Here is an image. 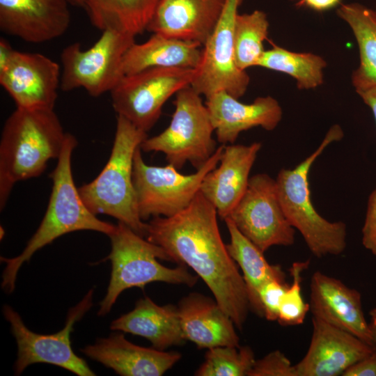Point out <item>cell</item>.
I'll return each instance as SVG.
<instances>
[{
  "mask_svg": "<svg viewBox=\"0 0 376 376\" xmlns=\"http://www.w3.org/2000/svg\"><path fill=\"white\" fill-rule=\"evenodd\" d=\"M217 214L216 208L199 191L178 214L153 217L147 223L145 237L161 246L170 261L191 267L235 327L242 329L250 309L246 289L222 240Z\"/></svg>",
  "mask_w": 376,
  "mask_h": 376,
  "instance_id": "6da1fadb",
  "label": "cell"
},
{
  "mask_svg": "<svg viewBox=\"0 0 376 376\" xmlns=\"http://www.w3.org/2000/svg\"><path fill=\"white\" fill-rule=\"evenodd\" d=\"M77 145L75 136L68 133L57 164L49 174L52 189L46 212L24 249L13 258L1 257V260L6 263L1 288L7 294L15 290L22 265L56 238L77 230H93L109 236L116 230V226L99 219L86 207L75 185L71 157Z\"/></svg>",
  "mask_w": 376,
  "mask_h": 376,
  "instance_id": "7a4b0ae2",
  "label": "cell"
},
{
  "mask_svg": "<svg viewBox=\"0 0 376 376\" xmlns=\"http://www.w3.org/2000/svg\"><path fill=\"white\" fill-rule=\"evenodd\" d=\"M68 132L54 109L17 108L6 120L0 141V206L15 184L36 178L58 158Z\"/></svg>",
  "mask_w": 376,
  "mask_h": 376,
  "instance_id": "3957f363",
  "label": "cell"
},
{
  "mask_svg": "<svg viewBox=\"0 0 376 376\" xmlns=\"http://www.w3.org/2000/svg\"><path fill=\"white\" fill-rule=\"evenodd\" d=\"M146 138L147 132L118 115L107 163L93 181L78 188L82 201L93 214L114 217L144 237L147 223L139 213L133 166L135 152Z\"/></svg>",
  "mask_w": 376,
  "mask_h": 376,
  "instance_id": "277c9868",
  "label": "cell"
},
{
  "mask_svg": "<svg viewBox=\"0 0 376 376\" xmlns=\"http://www.w3.org/2000/svg\"><path fill=\"white\" fill-rule=\"evenodd\" d=\"M343 136L340 127L332 126L313 153L293 169H281L276 179L279 198L287 219L318 258L340 255L347 245L345 224L327 221L319 214L312 203L308 183V173L315 159L331 143Z\"/></svg>",
  "mask_w": 376,
  "mask_h": 376,
  "instance_id": "5b68a950",
  "label": "cell"
},
{
  "mask_svg": "<svg viewBox=\"0 0 376 376\" xmlns=\"http://www.w3.org/2000/svg\"><path fill=\"white\" fill-rule=\"evenodd\" d=\"M111 249L107 259L111 263V272L107 293L97 312L103 316L110 312L119 295L125 290L144 287L152 282L194 286L198 276L183 264L174 268L162 265L157 259L169 260L166 251L148 241L123 222L109 235Z\"/></svg>",
  "mask_w": 376,
  "mask_h": 376,
  "instance_id": "8992f818",
  "label": "cell"
},
{
  "mask_svg": "<svg viewBox=\"0 0 376 376\" xmlns=\"http://www.w3.org/2000/svg\"><path fill=\"white\" fill-rule=\"evenodd\" d=\"M175 111L169 126L159 134L146 138L141 144L144 152H162L169 164L178 170L189 162L196 170L217 150L214 131L201 95L191 86L175 94Z\"/></svg>",
  "mask_w": 376,
  "mask_h": 376,
  "instance_id": "52a82bcc",
  "label": "cell"
},
{
  "mask_svg": "<svg viewBox=\"0 0 376 376\" xmlns=\"http://www.w3.org/2000/svg\"><path fill=\"white\" fill-rule=\"evenodd\" d=\"M224 146H219L208 161L190 175L180 173L170 164H146L139 147L134 157L133 182L141 219L169 217L185 209L199 192L204 177L219 164Z\"/></svg>",
  "mask_w": 376,
  "mask_h": 376,
  "instance_id": "ba28073f",
  "label": "cell"
},
{
  "mask_svg": "<svg viewBox=\"0 0 376 376\" xmlns=\"http://www.w3.org/2000/svg\"><path fill=\"white\" fill-rule=\"evenodd\" d=\"M135 36L115 29L102 31L95 44L84 50L79 42L65 47L61 54V89H85L93 97L111 92L124 76V56Z\"/></svg>",
  "mask_w": 376,
  "mask_h": 376,
  "instance_id": "9c48e42d",
  "label": "cell"
},
{
  "mask_svg": "<svg viewBox=\"0 0 376 376\" xmlns=\"http://www.w3.org/2000/svg\"><path fill=\"white\" fill-rule=\"evenodd\" d=\"M196 70L154 68L123 77L110 92L118 116L147 132L159 118L166 102L190 86Z\"/></svg>",
  "mask_w": 376,
  "mask_h": 376,
  "instance_id": "30bf717a",
  "label": "cell"
},
{
  "mask_svg": "<svg viewBox=\"0 0 376 376\" xmlns=\"http://www.w3.org/2000/svg\"><path fill=\"white\" fill-rule=\"evenodd\" d=\"M93 289L71 307L65 327L52 334L31 331L21 316L10 306H3V314L10 323L17 345V357L14 364L15 375H19L30 365L45 363L64 368L79 376H94L86 361L77 356L71 346L70 335L75 324L79 321L93 306Z\"/></svg>",
  "mask_w": 376,
  "mask_h": 376,
  "instance_id": "8fae6325",
  "label": "cell"
},
{
  "mask_svg": "<svg viewBox=\"0 0 376 376\" xmlns=\"http://www.w3.org/2000/svg\"><path fill=\"white\" fill-rule=\"evenodd\" d=\"M227 218L263 253L273 246L295 243V228L283 212L276 180L267 174L250 177L244 195Z\"/></svg>",
  "mask_w": 376,
  "mask_h": 376,
  "instance_id": "7c38bea8",
  "label": "cell"
},
{
  "mask_svg": "<svg viewBox=\"0 0 376 376\" xmlns=\"http://www.w3.org/2000/svg\"><path fill=\"white\" fill-rule=\"evenodd\" d=\"M242 1L225 0L219 19L203 45L190 86L205 99L219 91L239 99L249 86L250 77L237 65L233 42L235 18Z\"/></svg>",
  "mask_w": 376,
  "mask_h": 376,
  "instance_id": "4fadbf2b",
  "label": "cell"
},
{
  "mask_svg": "<svg viewBox=\"0 0 376 376\" xmlns=\"http://www.w3.org/2000/svg\"><path fill=\"white\" fill-rule=\"evenodd\" d=\"M61 76L60 65L46 56L15 50L0 71V84L17 108L54 109Z\"/></svg>",
  "mask_w": 376,
  "mask_h": 376,
  "instance_id": "5bb4252c",
  "label": "cell"
},
{
  "mask_svg": "<svg viewBox=\"0 0 376 376\" xmlns=\"http://www.w3.org/2000/svg\"><path fill=\"white\" fill-rule=\"evenodd\" d=\"M308 349L295 364L297 376H338L376 347L319 318H312Z\"/></svg>",
  "mask_w": 376,
  "mask_h": 376,
  "instance_id": "9a60e30c",
  "label": "cell"
},
{
  "mask_svg": "<svg viewBox=\"0 0 376 376\" xmlns=\"http://www.w3.org/2000/svg\"><path fill=\"white\" fill-rule=\"evenodd\" d=\"M68 0H0L2 32L31 43L61 36L70 26Z\"/></svg>",
  "mask_w": 376,
  "mask_h": 376,
  "instance_id": "2e32d148",
  "label": "cell"
},
{
  "mask_svg": "<svg viewBox=\"0 0 376 376\" xmlns=\"http://www.w3.org/2000/svg\"><path fill=\"white\" fill-rule=\"evenodd\" d=\"M310 311L313 317L345 330L375 346L370 324L366 320L361 295L341 281L320 271L310 283Z\"/></svg>",
  "mask_w": 376,
  "mask_h": 376,
  "instance_id": "e0dca14e",
  "label": "cell"
},
{
  "mask_svg": "<svg viewBox=\"0 0 376 376\" xmlns=\"http://www.w3.org/2000/svg\"><path fill=\"white\" fill-rule=\"evenodd\" d=\"M261 147L260 142L249 146L225 145L220 164L204 177L200 192L213 205L224 220L244 195L250 179V171Z\"/></svg>",
  "mask_w": 376,
  "mask_h": 376,
  "instance_id": "ac0fdd59",
  "label": "cell"
},
{
  "mask_svg": "<svg viewBox=\"0 0 376 376\" xmlns=\"http://www.w3.org/2000/svg\"><path fill=\"white\" fill-rule=\"evenodd\" d=\"M205 105L216 132L223 145L233 144L239 134L255 127L274 130L282 118V109L271 96L258 97L245 104L225 91L206 98Z\"/></svg>",
  "mask_w": 376,
  "mask_h": 376,
  "instance_id": "d6986e66",
  "label": "cell"
},
{
  "mask_svg": "<svg viewBox=\"0 0 376 376\" xmlns=\"http://www.w3.org/2000/svg\"><path fill=\"white\" fill-rule=\"evenodd\" d=\"M225 0H159L146 31L205 44L221 15Z\"/></svg>",
  "mask_w": 376,
  "mask_h": 376,
  "instance_id": "ffe728a7",
  "label": "cell"
},
{
  "mask_svg": "<svg viewBox=\"0 0 376 376\" xmlns=\"http://www.w3.org/2000/svg\"><path fill=\"white\" fill-rule=\"evenodd\" d=\"M88 357L122 376H161L180 359L177 352L148 348L128 341L123 334L98 338L81 350Z\"/></svg>",
  "mask_w": 376,
  "mask_h": 376,
  "instance_id": "44dd1931",
  "label": "cell"
},
{
  "mask_svg": "<svg viewBox=\"0 0 376 376\" xmlns=\"http://www.w3.org/2000/svg\"><path fill=\"white\" fill-rule=\"evenodd\" d=\"M184 336L199 348L240 346L235 323L216 300L193 292L178 306Z\"/></svg>",
  "mask_w": 376,
  "mask_h": 376,
  "instance_id": "7402d4cb",
  "label": "cell"
},
{
  "mask_svg": "<svg viewBox=\"0 0 376 376\" xmlns=\"http://www.w3.org/2000/svg\"><path fill=\"white\" fill-rule=\"evenodd\" d=\"M110 328L142 336L159 350L182 345L187 340L178 306H159L148 297L139 299L131 311L112 321Z\"/></svg>",
  "mask_w": 376,
  "mask_h": 376,
  "instance_id": "603a6c76",
  "label": "cell"
},
{
  "mask_svg": "<svg viewBox=\"0 0 376 376\" xmlns=\"http://www.w3.org/2000/svg\"><path fill=\"white\" fill-rule=\"evenodd\" d=\"M202 45L153 33L146 42H134L123 60L124 75L154 68H197Z\"/></svg>",
  "mask_w": 376,
  "mask_h": 376,
  "instance_id": "cb8c5ba5",
  "label": "cell"
},
{
  "mask_svg": "<svg viewBox=\"0 0 376 376\" xmlns=\"http://www.w3.org/2000/svg\"><path fill=\"white\" fill-rule=\"evenodd\" d=\"M230 235L227 250L242 272L250 308L259 317L264 312L259 299L262 285L272 279H285L278 265H271L254 244L243 235L229 219H224Z\"/></svg>",
  "mask_w": 376,
  "mask_h": 376,
  "instance_id": "d4e9b609",
  "label": "cell"
},
{
  "mask_svg": "<svg viewBox=\"0 0 376 376\" xmlns=\"http://www.w3.org/2000/svg\"><path fill=\"white\" fill-rule=\"evenodd\" d=\"M159 0H84L91 24L134 36L146 31Z\"/></svg>",
  "mask_w": 376,
  "mask_h": 376,
  "instance_id": "484cf974",
  "label": "cell"
},
{
  "mask_svg": "<svg viewBox=\"0 0 376 376\" xmlns=\"http://www.w3.org/2000/svg\"><path fill=\"white\" fill-rule=\"evenodd\" d=\"M338 16L351 28L357 40L360 63L352 75L355 90L376 85V12L359 3L342 4Z\"/></svg>",
  "mask_w": 376,
  "mask_h": 376,
  "instance_id": "4316f807",
  "label": "cell"
},
{
  "mask_svg": "<svg viewBox=\"0 0 376 376\" xmlns=\"http://www.w3.org/2000/svg\"><path fill=\"white\" fill-rule=\"evenodd\" d=\"M325 60L313 53L291 52L274 45L265 50L258 66L285 73L297 81L299 89H311L320 86L324 81Z\"/></svg>",
  "mask_w": 376,
  "mask_h": 376,
  "instance_id": "83f0119b",
  "label": "cell"
},
{
  "mask_svg": "<svg viewBox=\"0 0 376 376\" xmlns=\"http://www.w3.org/2000/svg\"><path fill=\"white\" fill-rule=\"evenodd\" d=\"M269 21L265 12L256 10L251 13H237L234 22L233 42L238 68L246 70L258 66L265 52Z\"/></svg>",
  "mask_w": 376,
  "mask_h": 376,
  "instance_id": "f1b7e54d",
  "label": "cell"
},
{
  "mask_svg": "<svg viewBox=\"0 0 376 376\" xmlns=\"http://www.w3.org/2000/svg\"><path fill=\"white\" fill-rule=\"evenodd\" d=\"M256 361L249 346H219L208 349L197 376H248Z\"/></svg>",
  "mask_w": 376,
  "mask_h": 376,
  "instance_id": "f546056e",
  "label": "cell"
},
{
  "mask_svg": "<svg viewBox=\"0 0 376 376\" xmlns=\"http://www.w3.org/2000/svg\"><path fill=\"white\" fill-rule=\"evenodd\" d=\"M309 264V260L294 262L289 269L292 281L282 297L277 319L281 325L301 324L310 311L309 304L305 302L301 294V275Z\"/></svg>",
  "mask_w": 376,
  "mask_h": 376,
  "instance_id": "4dcf8cb0",
  "label": "cell"
},
{
  "mask_svg": "<svg viewBox=\"0 0 376 376\" xmlns=\"http://www.w3.org/2000/svg\"><path fill=\"white\" fill-rule=\"evenodd\" d=\"M248 376H297L296 368L280 350L256 360Z\"/></svg>",
  "mask_w": 376,
  "mask_h": 376,
  "instance_id": "1f68e13d",
  "label": "cell"
},
{
  "mask_svg": "<svg viewBox=\"0 0 376 376\" xmlns=\"http://www.w3.org/2000/svg\"><path fill=\"white\" fill-rule=\"evenodd\" d=\"M288 287L285 279H272L260 288L259 299L263 306L264 318L267 320H277L282 297Z\"/></svg>",
  "mask_w": 376,
  "mask_h": 376,
  "instance_id": "d6a6232c",
  "label": "cell"
},
{
  "mask_svg": "<svg viewBox=\"0 0 376 376\" xmlns=\"http://www.w3.org/2000/svg\"><path fill=\"white\" fill-rule=\"evenodd\" d=\"M371 109L376 122V94L367 103ZM362 244L376 256V189L368 198L364 224L362 228Z\"/></svg>",
  "mask_w": 376,
  "mask_h": 376,
  "instance_id": "836d02e7",
  "label": "cell"
},
{
  "mask_svg": "<svg viewBox=\"0 0 376 376\" xmlns=\"http://www.w3.org/2000/svg\"><path fill=\"white\" fill-rule=\"evenodd\" d=\"M343 376H376V347L370 354L348 368Z\"/></svg>",
  "mask_w": 376,
  "mask_h": 376,
  "instance_id": "e575fe53",
  "label": "cell"
},
{
  "mask_svg": "<svg viewBox=\"0 0 376 376\" xmlns=\"http://www.w3.org/2000/svg\"><path fill=\"white\" fill-rule=\"evenodd\" d=\"M299 8H306L316 12H324L338 7L342 0H292Z\"/></svg>",
  "mask_w": 376,
  "mask_h": 376,
  "instance_id": "d590c367",
  "label": "cell"
},
{
  "mask_svg": "<svg viewBox=\"0 0 376 376\" xmlns=\"http://www.w3.org/2000/svg\"><path fill=\"white\" fill-rule=\"evenodd\" d=\"M15 50L10 43L3 38L0 39V71L3 70L10 62Z\"/></svg>",
  "mask_w": 376,
  "mask_h": 376,
  "instance_id": "8d00e7d4",
  "label": "cell"
},
{
  "mask_svg": "<svg viewBox=\"0 0 376 376\" xmlns=\"http://www.w3.org/2000/svg\"><path fill=\"white\" fill-rule=\"evenodd\" d=\"M370 326L372 330L374 343L376 346V319L372 318V322H370Z\"/></svg>",
  "mask_w": 376,
  "mask_h": 376,
  "instance_id": "74e56055",
  "label": "cell"
},
{
  "mask_svg": "<svg viewBox=\"0 0 376 376\" xmlns=\"http://www.w3.org/2000/svg\"><path fill=\"white\" fill-rule=\"evenodd\" d=\"M70 4L79 7H84V0H68Z\"/></svg>",
  "mask_w": 376,
  "mask_h": 376,
  "instance_id": "f35d334b",
  "label": "cell"
},
{
  "mask_svg": "<svg viewBox=\"0 0 376 376\" xmlns=\"http://www.w3.org/2000/svg\"><path fill=\"white\" fill-rule=\"evenodd\" d=\"M369 314L371 316V318L376 319V307L373 308Z\"/></svg>",
  "mask_w": 376,
  "mask_h": 376,
  "instance_id": "ab89813d",
  "label": "cell"
},
{
  "mask_svg": "<svg viewBox=\"0 0 376 376\" xmlns=\"http://www.w3.org/2000/svg\"><path fill=\"white\" fill-rule=\"evenodd\" d=\"M375 12H376V10H375Z\"/></svg>",
  "mask_w": 376,
  "mask_h": 376,
  "instance_id": "60d3db41",
  "label": "cell"
}]
</instances>
